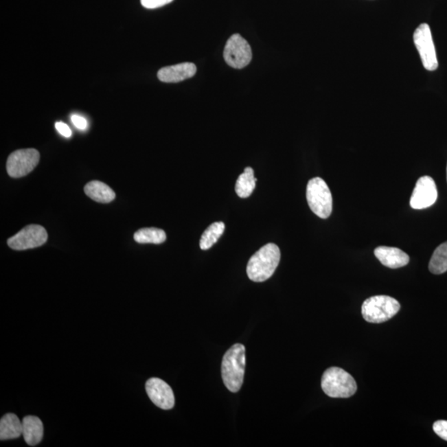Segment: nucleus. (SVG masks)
Returning <instances> with one entry per match:
<instances>
[{
    "label": "nucleus",
    "mask_w": 447,
    "mask_h": 447,
    "mask_svg": "<svg viewBox=\"0 0 447 447\" xmlns=\"http://www.w3.org/2000/svg\"><path fill=\"white\" fill-rule=\"evenodd\" d=\"M280 257L277 245L273 243L264 245L249 261L247 271L249 279L256 283L271 279L279 266Z\"/></svg>",
    "instance_id": "1"
},
{
    "label": "nucleus",
    "mask_w": 447,
    "mask_h": 447,
    "mask_svg": "<svg viewBox=\"0 0 447 447\" xmlns=\"http://www.w3.org/2000/svg\"><path fill=\"white\" fill-rule=\"evenodd\" d=\"M245 347L235 344L225 354L221 365V374L225 387L232 393L240 391L244 382Z\"/></svg>",
    "instance_id": "2"
},
{
    "label": "nucleus",
    "mask_w": 447,
    "mask_h": 447,
    "mask_svg": "<svg viewBox=\"0 0 447 447\" xmlns=\"http://www.w3.org/2000/svg\"><path fill=\"white\" fill-rule=\"evenodd\" d=\"M321 388L326 396L334 398H347L357 391L354 378L338 367L326 369L321 378Z\"/></svg>",
    "instance_id": "3"
},
{
    "label": "nucleus",
    "mask_w": 447,
    "mask_h": 447,
    "mask_svg": "<svg viewBox=\"0 0 447 447\" xmlns=\"http://www.w3.org/2000/svg\"><path fill=\"white\" fill-rule=\"evenodd\" d=\"M400 303L389 296H374L362 305V316L370 323H382L391 319L400 312Z\"/></svg>",
    "instance_id": "4"
},
{
    "label": "nucleus",
    "mask_w": 447,
    "mask_h": 447,
    "mask_svg": "<svg viewBox=\"0 0 447 447\" xmlns=\"http://www.w3.org/2000/svg\"><path fill=\"white\" fill-rule=\"evenodd\" d=\"M307 200L309 207L318 217L328 219L332 212V195L323 179L314 177L307 186Z\"/></svg>",
    "instance_id": "5"
},
{
    "label": "nucleus",
    "mask_w": 447,
    "mask_h": 447,
    "mask_svg": "<svg viewBox=\"0 0 447 447\" xmlns=\"http://www.w3.org/2000/svg\"><path fill=\"white\" fill-rule=\"evenodd\" d=\"M413 41L420 52L422 65L428 71L437 69L438 61L432 32L428 24L422 23L414 32Z\"/></svg>",
    "instance_id": "6"
},
{
    "label": "nucleus",
    "mask_w": 447,
    "mask_h": 447,
    "mask_svg": "<svg viewBox=\"0 0 447 447\" xmlns=\"http://www.w3.org/2000/svg\"><path fill=\"white\" fill-rule=\"evenodd\" d=\"M224 58L229 67L242 69L251 62V47L242 36L233 34L225 44Z\"/></svg>",
    "instance_id": "7"
},
{
    "label": "nucleus",
    "mask_w": 447,
    "mask_h": 447,
    "mask_svg": "<svg viewBox=\"0 0 447 447\" xmlns=\"http://www.w3.org/2000/svg\"><path fill=\"white\" fill-rule=\"evenodd\" d=\"M40 154L34 148L19 149L12 152L7 161V172L11 177L19 179L38 166Z\"/></svg>",
    "instance_id": "8"
},
{
    "label": "nucleus",
    "mask_w": 447,
    "mask_h": 447,
    "mask_svg": "<svg viewBox=\"0 0 447 447\" xmlns=\"http://www.w3.org/2000/svg\"><path fill=\"white\" fill-rule=\"evenodd\" d=\"M47 233L41 225H30L23 228L17 235L8 240V245L14 251H26V249L42 247L47 242Z\"/></svg>",
    "instance_id": "9"
},
{
    "label": "nucleus",
    "mask_w": 447,
    "mask_h": 447,
    "mask_svg": "<svg viewBox=\"0 0 447 447\" xmlns=\"http://www.w3.org/2000/svg\"><path fill=\"white\" fill-rule=\"evenodd\" d=\"M437 189L432 177L424 176L418 179L415 186L410 205L415 210L432 207L437 200Z\"/></svg>",
    "instance_id": "10"
},
{
    "label": "nucleus",
    "mask_w": 447,
    "mask_h": 447,
    "mask_svg": "<svg viewBox=\"0 0 447 447\" xmlns=\"http://www.w3.org/2000/svg\"><path fill=\"white\" fill-rule=\"evenodd\" d=\"M148 396L161 409H172L175 404V397L172 389L166 382L159 378H152L145 385Z\"/></svg>",
    "instance_id": "11"
},
{
    "label": "nucleus",
    "mask_w": 447,
    "mask_h": 447,
    "mask_svg": "<svg viewBox=\"0 0 447 447\" xmlns=\"http://www.w3.org/2000/svg\"><path fill=\"white\" fill-rule=\"evenodd\" d=\"M196 73V67L194 63L183 62L162 68L158 72V78L163 82L176 83L190 79Z\"/></svg>",
    "instance_id": "12"
},
{
    "label": "nucleus",
    "mask_w": 447,
    "mask_h": 447,
    "mask_svg": "<svg viewBox=\"0 0 447 447\" xmlns=\"http://www.w3.org/2000/svg\"><path fill=\"white\" fill-rule=\"evenodd\" d=\"M374 255L382 265L390 268L404 267L410 260L409 256L405 252L393 247H378L374 251Z\"/></svg>",
    "instance_id": "13"
},
{
    "label": "nucleus",
    "mask_w": 447,
    "mask_h": 447,
    "mask_svg": "<svg viewBox=\"0 0 447 447\" xmlns=\"http://www.w3.org/2000/svg\"><path fill=\"white\" fill-rule=\"evenodd\" d=\"M23 436L27 444L35 446L42 442L43 437V424L38 417L27 416L23 418Z\"/></svg>",
    "instance_id": "14"
},
{
    "label": "nucleus",
    "mask_w": 447,
    "mask_h": 447,
    "mask_svg": "<svg viewBox=\"0 0 447 447\" xmlns=\"http://www.w3.org/2000/svg\"><path fill=\"white\" fill-rule=\"evenodd\" d=\"M23 435V424L13 413H8L0 421V439L1 441L12 440Z\"/></svg>",
    "instance_id": "15"
},
{
    "label": "nucleus",
    "mask_w": 447,
    "mask_h": 447,
    "mask_svg": "<svg viewBox=\"0 0 447 447\" xmlns=\"http://www.w3.org/2000/svg\"><path fill=\"white\" fill-rule=\"evenodd\" d=\"M84 192L91 199L100 203H111L115 198V193L106 183L92 181L84 187Z\"/></svg>",
    "instance_id": "16"
},
{
    "label": "nucleus",
    "mask_w": 447,
    "mask_h": 447,
    "mask_svg": "<svg viewBox=\"0 0 447 447\" xmlns=\"http://www.w3.org/2000/svg\"><path fill=\"white\" fill-rule=\"evenodd\" d=\"M257 179L255 177L252 168L244 169V173L238 177L236 184V192L240 198H247L251 196L256 187Z\"/></svg>",
    "instance_id": "17"
},
{
    "label": "nucleus",
    "mask_w": 447,
    "mask_h": 447,
    "mask_svg": "<svg viewBox=\"0 0 447 447\" xmlns=\"http://www.w3.org/2000/svg\"><path fill=\"white\" fill-rule=\"evenodd\" d=\"M134 239L139 244H159L167 239L166 233L157 228H144L135 233Z\"/></svg>",
    "instance_id": "18"
},
{
    "label": "nucleus",
    "mask_w": 447,
    "mask_h": 447,
    "mask_svg": "<svg viewBox=\"0 0 447 447\" xmlns=\"http://www.w3.org/2000/svg\"><path fill=\"white\" fill-rule=\"evenodd\" d=\"M429 271L433 275H442L447 271V241L435 249L431 257Z\"/></svg>",
    "instance_id": "19"
},
{
    "label": "nucleus",
    "mask_w": 447,
    "mask_h": 447,
    "mask_svg": "<svg viewBox=\"0 0 447 447\" xmlns=\"http://www.w3.org/2000/svg\"><path fill=\"white\" fill-rule=\"evenodd\" d=\"M225 231L223 222L213 223L205 229L200 240V247L203 251H207L213 247Z\"/></svg>",
    "instance_id": "20"
},
{
    "label": "nucleus",
    "mask_w": 447,
    "mask_h": 447,
    "mask_svg": "<svg viewBox=\"0 0 447 447\" xmlns=\"http://www.w3.org/2000/svg\"><path fill=\"white\" fill-rule=\"evenodd\" d=\"M173 0H141V5L149 10L158 9V8L168 5Z\"/></svg>",
    "instance_id": "21"
},
{
    "label": "nucleus",
    "mask_w": 447,
    "mask_h": 447,
    "mask_svg": "<svg viewBox=\"0 0 447 447\" xmlns=\"http://www.w3.org/2000/svg\"><path fill=\"white\" fill-rule=\"evenodd\" d=\"M433 431L439 437L447 442V421L440 420L435 422Z\"/></svg>",
    "instance_id": "22"
},
{
    "label": "nucleus",
    "mask_w": 447,
    "mask_h": 447,
    "mask_svg": "<svg viewBox=\"0 0 447 447\" xmlns=\"http://www.w3.org/2000/svg\"><path fill=\"white\" fill-rule=\"evenodd\" d=\"M71 122L73 123L74 126L79 128L80 130H87V126H88V123L87 122V119L84 118L82 116H80L78 115H71Z\"/></svg>",
    "instance_id": "23"
},
{
    "label": "nucleus",
    "mask_w": 447,
    "mask_h": 447,
    "mask_svg": "<svg viewBox=\"0 0 447 447\" xmlns=\"http://www.w3.org/2000/svg\"><path fill=\"white\" fill-rule=\"evenodd\" d=\"M55 126L56 130H58L60 134L64 137H66V138H70L71 136V130L67 124L63 122H56Z\"/></svg>",
    "instance_id": "24"
},
{
    "label": "nucleus",
    "mask_w": 447,
    "mask_h": 447,
    "mask_svg": "<svg viewBox=\"0 0 447 447\" xmlns=\"http://www.w3.org/2000/svg\"><path fill=\"white\" fill-rule=\"evenodd\" d=\"M446 176H447V168H446Z\"/></svg>",
    "instance_id": "25"
}]
</instances>
